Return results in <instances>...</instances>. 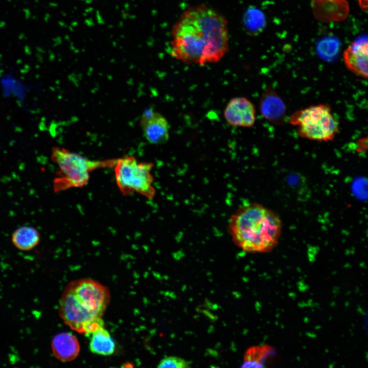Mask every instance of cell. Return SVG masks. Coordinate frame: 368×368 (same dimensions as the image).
<instances>
[{
	"label": "cell",
	"instance_id": "10",
	"mask_svg": "<svg viewBox=\"0 0 368 368\" xmlns=\"http://www.w3.org/2000/svg\"><path fill=\"white\" fill-rule=\"evenodd\" d=\"M311 7L316 19L323 22L342 21L349 13L347 0H312Z\"/></svg>",
	"mask_w": 368,
	"mask_h": 368
},
{
	"label": "cell",
	"instance_id": "18",
	"mask_svg": "<svg viewBox=\"0 0 368 368\" xmlns=\"http://www.w3.org/2000/svg\"><path fill=\"white\" fill-rule=\"evenodd\" d=\"M158 367L186 368L189 367V363L185 359L175 356L166 357L159 362Z\"/></svg>",
	"mask_w": 368,
	"mask_h": 368
},
{
	"label": "cell",
	"instance_id": "15",
	"mask_svg": "<svg viewBox=\"0 0 368 368\" xmlns=\"http://www.w3.org/2000/svg\"><path fill=\"white\" fill-rule=\"evenodd\" d=\"M245 28L248 33L257 34L262 31L265 25V18L263 13L256 8L247 10L243 19Z\"/></svg>",
	"mask_w": 368,
	"mask_h": 368
},
{
	"label": "cell",
	"instance_id": "8",
	"mask_svg": "<svg viewBox=\"0 0 368 368\" xmlns=\"http://www.w3.org/2000/svg\"><path fill=\"white\" fill-rule=\"evenodd\" d=\"M146 139L151 144H163L169 139V124L165 117L152 108L145 110L140 120Z\"/></svg>",
	"mask_w": 368,
	"mask_h": 368
},
{
	"label": "cell",
	"instance_id": "9",
	"mask_svg": "<svg viewBox=\"0 0 368 368\" xmlns=\"http://www.w3.org/2000/svg\"><path fill=\"white\" fill-rule=\"evenodd\" d=\"M343 59L348 70L368 80V35L352 41L344 50Z\"/></svg>",
	"mask_w": 368,
	"mask_h": 368
},
{
	"label": "cell",
	"instance_id": "3",
	"mask_svg": "<svg viewBox=\"0 0 368 368\" xmlns=\"http://www.w3.org/2000/svg\"><path fill=\"white\" fill-rule=\"evenodd\" d=\"M228 231L234 243L249 253L272 250L278 244L282 220L278 214L257 203L244 204L230 217Z\"/></svg>",
	"mask_w": 368,
	"mask_h": 368
},
{
	"label": "cell",
	"instance_id": "19",
	"mask_svg": "<svg viewBox=\"0 0 368 368\" xmlns=\"http://www.w3.org/2000/svg\"><path fill=\"white\" fill-rule=\"evenodd\" d=\"M358 2L361 9L368 11V0H358Z\"/></svg>",
	"mask_w": 368,
	"mask_h": 368
},
{
	"label": "cell",
	"instance_id": "16",
	"mask_svg": "<svg viewBox=\"0 0 368 368\" xmlns=\"http://www.w3.org/2000/svg\"><path fill=\"white\" fill-rule=\"evenodd\" d=\"M271 348L258 347L249 349L245 355V361L242 367H262V361L270 353ZM253 367V365H252Z\"/></svg>",
	"mask_w": 368,
	"mask_h": 368
},
{
	"label": "cell",
	"instance_id": "17",
	"mask_svg": "<svg viewBox=\"0 0 368 368\" xmlns=\"http://www.w3.org/2000/svg\"><path fill=\"white\" fill-rule=\"evenodd\" d=\"M339 41L335 38H327L321 41L318 47L320 56L327 60H331L337 54Z\"/></svg>",
	"mask_w": 368,
	"mask_h": 368
},
{
	"label": "cell",
	"instance_id": "6",
	"mask_svg": "<svg viewBox=\"0 0 368 368\" xmlns=\"http://www.w3.org/2000/svg\"><path fill=\"white\" fill-rule=\"evenodd\" d=\"M151 162H139L129 156L118 158L113 167L117 185L124 196L137 193L148 199L155 195Z\"/></svg>",
	"mask_w": 368,
	"mask_h": 368
},
{
	"label": "cell",
	"instance_id": "4",
	"mask_svg": "<svg viewBox=\"0 0 368 368\" xmlns=\"http://www.w3.org/2000/svg\"><path fill=\"white\" fill-rule=\"evenodd\" d=\"M51 158L58 168L53 180L56 192L84 187L89 181L91 172L100 168L113 167L117 160H91L58 147L52 148Z\"/></svg>",
	"mask_w": 368,
	"mask_h": 368
},
{
	"label": "cell",
	"instance_id": "11",
	"mask_svg": "<svg viewBox=\"0 0 368 368\" xmlns=\"http://www.w3.org/2000/svg\"><path fill=\"white\" fill-rule=\"evenodd\" d=\"M261 115L274 125L282 124L286 119V105L274 89L267 86L263 91L259 102Z\"/></svg>",
	"mask_w": 368,
	"mask_h": 368
},
{
	"label": "cell",
	"instance_id": "12",
	"mask_svg": "<svg viewBox=\"0 0 368 368\" xmlns=\"http://www.w3.org/2000/svg\"><path fill=\"white\" fill-rule=\"evenodd\" d=\"M52 349L54 356L63 362L74 360L80 352V344L77 338L72 334L62 332L53 338Z\"/></svg>",
	"mask_w": 368,
	"mask_h": 368
},
{
	"label": "cell",
	"instance_id": "5",
	"mask_svg": "<svg viewBox=\"0 0 368 368\" xmlns=\"http://www.w3.org/2000/svg\"><path fill=\"white\" fill-rule=\"evenodd\" d=\"M289 123L298 135L317 142H329L339 132V123L331 107L325 104L310 105L294 112Z\"/></svg>",
	"mask_w": 368,
	"mask_h": 368
},
{
	"label": "cell",
	"instance_id": "7",
	"mask_svg": "<svg viewBox=\"0 0 368 368\" xmlns=\"http://www.w3.org/2000/svg\"><path fill=\"white\" fill-rule=\"evenodd\" d=\"M254 104L247 98L237 97L231 99L224 110L226 121L231 125L250 128L256 120V111Z\"/></svg>",
	"mask_w": 368,
	"mask_h": 368
},
{
	"label": "cell",
	"instance_id": "14",
	"mask_svg": "<svg viewBox=\"0 0 368 368\" xmlns=\"http://www.w3.org/2000/svg\"><path fill=\"white\" fill-rule=\"evenodd\" d=\"M39 232L30 226H22L16 229L12 236V242L18 249L28 251L36 247L40 242Z\"/></svg>",
	"mask_w": 368,
	"mask_h": 368
},
{
	"label": "cell",
	"instance_id": "13",
	"mask_svg": "<svg viewBox=\"0 0 368 368\" xmlns=\"http://www.w3.org/2000/svg\"><path fill=\"white\" fill-rule=\"evenodd\" d=\"M89 342L90 351L97 355L108 356L115 350V343L104 326L100 327L92 334Z\"/></svg>",
	"mask_w": 368,
	"mask_h": 368
},
{
	"label": "cell",
	"instance_id": "2",
	"mask_svg": "<svg viewBox=\"0 0 368 368\" xmlns=\"http://www.w3.org/2000/svg\"><path fill=\"white\" fill-rule=\"evenodd\" d=\"M108 288L87 278L75 280L65 287L59 313L64 323L81 334H92L104 326L102 317L110 302Z\"/></svg>",
	"mask_w": 368,
	"mask_h": 368
},
{
	"label": "cell",
	"instance_id": "1",
	"mask_svg": "<svg viewBox=\"0 0 368 368\" xmlns=\"http://www.w3.org/2000/svg\"><path fill=\"white\" fill-rule=\"evenodd\" d=\"M225 17L204 5L187 9L173 26L171 53L183 63L204 65L219 61L228 50Z\"/></svg>",
	"mask_w": 368,
	"mask_h": 368
}]
</instances>
